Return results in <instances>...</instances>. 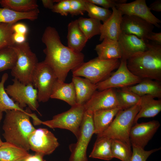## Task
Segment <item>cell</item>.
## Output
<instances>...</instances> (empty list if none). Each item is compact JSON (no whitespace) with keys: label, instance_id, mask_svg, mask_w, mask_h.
<instances>
[{"label":"cell","instance_id":"6da1fadb","mask_svg":"<svg viewBox=\"0 0 161 161\" xmlns=\"http://www.w3.org/2000/svg\"><path fill=\"white\" fill-rule=\"evenodd\" d=\"M41 40L46 46L43 50L46 55L44 61L51 67L58 81L64 82L69 71L84 62V54L63 45L55 28L47 27Z\"/></svg>","mask_w":161,"mask_h":161},{"label":"cell","instance_id":"7a4b0ae2","mask_svg":"<svg viewBox=\"0 0 161 161\" xmlns=\"http://www.w3.org/2000/svg\"><path fill=\"white\" fill-rule=\"evenodd\" d=\"M27 108L25 111L18 110H8L3 121V136L6 142L12 143L27 151L30 149L29 138L31 134L36 129L30 120L33 122L38 118L34 113H32Z\"/></svg>","mask_w":161,"mask_h":161},{"label":"cell","instance_id":"3957f363","mask_svg":"<svg viewBox=\"0 0 161 161\" xmlns=\"http://www.w3.org/2000/svg\"><path fill=\"white\" fill-rule=\"evenodd\" d=\"M127 65L134 75L141 79L161 80V45L150 43L148 49L128 58Z\"/></svg>","mask_w":161,"mask_h":161},{"label":"cell","instance_id":"277c9868","mask_svg":"<svg viewBox=\"0 0 161 161\" xmlns=\"http://www.w3.org/2000/svg\"><path fill=\"white\" fill-rule=\"evenodd\" d=\"M140 109L139 103L129 108L120 110L109 127L97 134V137L119 140L131 146L129 133Z\"/></svg>","mask_w":161,"mask_h":161},{"label":"cell","instance_id":"5b68a950","mask_svg":"<svg viewBox=\"0 0 161 161\" xmlns=\"http://www.w3.org/2000/svg\"><path fill=\"white\" fill-rule=\"evenodd\" d=\"M16 52L17 59L11 69L12 76L24 85L32 83V77L38 63L35 54L31 50L29 43L14 44L11 46Z\"/></svg>","mask_w":161,"mask_h":161},{"label":"cell","instance_id":"8992f818","mask_svg":"<svg viewBox=\"0 0 161 161\" xmlns=\"http://www.w3.org/2000/svg\"><path fill=\"white\" fill-rule=\"evenodd\" d=\"M120 64L119 59L103 60L97 57L84 62L72 70V73L73 76L84 77L96 84L109 77Z\"/></svg>","mask_w":161,"mask_h":161},{"label":"cell","instance_id":"52a82bcc","mask_svg":"<svg viewBox=\"0 0 161 161\" xmlns=\"http://www.w3.org/2000/svg\"><path fill=\"white\" fill-rule=\"evenodd\" d=\"M94 134L93 113L85 111L77 138V142L69 145L71 154L69 161H88L87 149Z\"/></svg>","mask_w":161,"mask_h":161},{"label":"cell","instance_id":"ba28073f","mask_svg":"<svg viewBox=\"0 0 161 161\" xmlns=\"http://www.w3.org/2000/svg\"><path fill=\"white\" fill-rule=\"evenodd\" d=\"M85 111L83 105L76 104L68 110L54 116L51 120L42 121L41 124L52 129L68 130L77 138Z\"/></svg>","mask_w":161,"mask_h":161},{"label":"cell","instance_id":"9c48e42d","mask_svg":"<svg viewBox=\"0 0 161 161\" xmlns=\"http://www.w3.org/2000/svg\"><path fill=\"white\" fill-rule=\"evenodd\" d=\"M52 70L43 61L38 62L32 77V83L38 91L39 102H46L50 98L53 85L57 80Z\"/></svg>","mask_w":161,"mask_h":161},{"label":"cell","instance_id":"30bf717a","mask_svg":"<svg viewBox=\"0 0 161 161\" xmlns=\"http://www.w3.org/2000/svg\"><path fill=\"white\" fill-rule=\"evenodd\" d=\"M12 81L13 83L5 89L8 95L21 108L27 106L30 109L38 112V91L32 83L25 85L16 78Z\"/></svg>","mask_w":161,"mask_h":161},{"label":"cell","instance_id":"8fae6325","mask_svg":"<svg viewBox=\"0 0 161 161\" xmlns=\"http://www.w3.org/2000/svg\"><path fill=\"white\" fill-rule=\"evenodd\" d=\"M142 80L129 69L127 60L121 58L117 70L106 79L96 84L97 89L101 91L109 88H122L133 86L139 83Z\"/></svg>","mask_w":161,"mask_h":161},{"label":"cell","instance_id":"7c38bea8","mask_svg":"<svg viewBox=\"0 0 161 161\" xmlns=\"http://www.w3.org/2000/svg\"><path fill=\"white\" fill-rule=\"evenodd\" d=\"M30 149L44 156L53 152L59 146L57 138L46 128L35 129L29 138Z\"/></svg>","mask_w":161,"mask_h":161},{"label":"cell","instance_id":"4fadbf2b","mask_svg":"<svg viewBox=\"0 0 161 161\" xmlns=\"http://www.w3.org/2000/svg\"><path fill=\"white\" fill-rule=\"evenodd\" d=\"M154 26L139 17L124 15L123 16L121 24L122 33L135 35L144 40L153 32Z\"/></svg>","mask_w":161,"mask_h":161},{"label":"cell","instance_id":"5bb4252c","mask_svg":"<svg viewBox=\"0 0 161 161\" xmlns=\"http://www.w3.org/2000/svg\"><path fill=\"white\" fill-rule=\"evenodd\" d=\"M160 126L157 120L136 123L131 127L129 139L131 145L144 148Z\"/></svg>","mask_w":161,"mask_h":161},{"label":"cell","instance_id":"9a60e30c","mask_svg":"<svg viewBox=\"0 0 161 161\" xmlns=\"http://www.w3.org/2000/svg\"><path fill=\"white\" fill-rule=\"evenodd\" d=\"M83 106L85 111L92 113L101 109L120 107L114 88L96 90Z\"/></svg>","mask_w":161,"mask_h":161},{"label":"cell","instance_id":"2e32d148","mask_svg":"<svg viewBox=\"0 0 161 161\" xmlns=\"http://www.w3.org/2000/svg\"><path fill=\"white\" fill-rule=\"evenodd\" d=\"M116 8L120 11L123 15H133L141 18L158 28H160V20L151 12L145 0H136L129 3L117 4Z\"/></svg>","mask_w":161,"mask_h":161},{"label":"cell","instance_id":"e0dca14e","mask_svg":"<svg viewBox=\"0 0 161 161\" xmlns=\"http://www.w3.org/2000/svg\"><path fill=\"white\" fill-rule=\"evenodd\" d=\"M118 41L122 52L121 58L126 60L133 55L147 50L150 43L148 40L140 39L133 35L122 33Z\"/></svg>","mask_w":161,"mask_h":161},{"label":"cell","instance_id":"ac0fdd59","mask_svg":"<svg viewBox=\"0 0 161 161\" xmlns=\"http://www.w3.org/2000/svg\"><path fill=\"white\" fill-rule=\"evenodd\" d=\"M112 9L111 15L101 27L100 41L106 38L118 41L122 33L121 24L123 15L116 7Z\"/></svg>","mask_w":161,"mask_h":161},{"label":"cell","instance_id":"d6986e66","mask_svg":"<svg viewBox=\"0 0 161 161\" xmlns=\"http://www.w3.org/2000/svg\"><path fill=\"white\" fill-rule=\"evenodd\" d=\"M74 85L77 104L83 105L97 90L96 84L86 78L72 76V81Z\"/></svg>","mask_w":161,"mask_h":161},{"label":"cell","instance_id":"ffe728a7","mask_svg":"<svg viewBox=\"0 0 161 161\" xmlns=\"http://www.w3.org/2000/svg\"><path fill=\"white\" fill-rule=\"evenodd\" d=\"M50 98L62 100L71 106L77 104L75 88L72 82L66 83L57 79L53 85Z\"/></svg>","mask_w":161,"mask_h":161},{"label":"cell","instance_id":"44dd1931","mask_svg":"<svg viewBox=\"0 0 161 161\" xmlns=\"http://www.w3.org/2000/svg\"><path fill=\"white\" fill-rule=\"evenodd\" d=\"M67 47L77 52H81L88 40L80 28L77 20L72 21L68 25Z\"/></svg>","mask_w":161,"mask_h":161},{"label":"cell","instance_id":"7402d4cb","mask_svg":"<svg viewBox=\"0 0 161 161\" xmlns=\"http://www.w3.org/2000/svg\"><path fill=\"white\" fill-rule=\"evenodd\" d=\"M154 98L149 95L141 96L139 103L140 109L135 117L134 123H137L140 118L154 117L160 112L161 100Z\"/></svg>","mask_w":161,"mask_h":161},{"label":"cell","instance_id":"603a6c76","mask_svg":"<svg viewBox=\"0 0 161 161\" xmlns=\"http://www.w3.org/2000/svg\"><path fill=\"white\" fill-rule=\"evenodd\" d=\"M95 50L97 57L103 60L121 59L122 51L118 41L104 38L101 43L97 45Z\"/></svg>","mask_w":161,"mask_h":161},{"label":"cell","instance_id":"cb8c5ba5","mask_svg":"<svg viewBox=\"0 0 161 161\" xmlns=\"http://www.w3.org/2000/svg\"><path fill=\"white\" fill-rule=\"evenodd\" d=\"M121 108H113L98 110L93 113L94 134L97 135L105 131L110 126L118 112Z\"/></svg>","mask_w":161,"mask_h":161},{"label":"cell","instance_id":"d4e9b609","mask_svg":"<svg viewBox=\"0 0 161 161\" xmlns=\"http://www.w3.org/2000/svg\"><path fill=\"white\" fill-rule=\"evenodd\" d=\"M140 96L149 95L154 98H161V84L160 82L149 79H142L139 83L123 88Z\"/></svg>","mask_w":161,"mask_h":161},{"label":"cell","instance_id":"484cf974","mask_svg":"<svg viewBox=\"0 0 161 161\" xmlns=\"http://www.w3.org/2000/svg\"><path fill=\"white\" fill-rule=\"evenodd\" d=\"M39 13L38 9L27 12L20 13L6 8H0V23L15 24L24 19L34 21L38 18Z\"/></svg>","mask_w":161,"mask_h":161},{"label":"cell","instance_id":"4316f807","mask_svg":"<svg viewBox=\"0 0 161 161\" xmlns=\"http://www.w3.org/2000/svg\"><path fill=\"white\" fill-rule=\"evenodd\" d=\"M30 154L25 149L7 142H3L0 147V161H17Z\"/></svg>","mask_w":161,"mask_h":161},{"label":"cell","instance_id":"83f0119b","mask_svg":"<svg viewBox=\"0 0 161 161\" xmlns=\"http://www.w3.org/2000/svg\"><path fill=\"white\" fill-rule=\"evenodd\" d=\"M112 139L97 137L89 157L105 160H110L113 158L111 151Z\"/></svg>","mask_w":161,"mask_h":161},{"label":"cell","instance_id":"f1b7e54d","mask_svg":"<svg viewBox=\"0 0 161 161\" xmlns=\"http://www.w3.org/2000/svg\"><path fill=\"white\" fill-rule=\"evenodd\" d=\"M0 4L4 8L20 13L30 12L38 9V7L35 0H1Z\"/></svg>","mask_w":161,"mask_h":161},{"label":"cell","instance_id":"f546056e","mask_svg":"<svg viewBox=\"0 0 161 161\" xmlns=\"http://www.w3.org/2000/svg\"><path fill=\"white\" fill-rule=\"evenodd\" d=\"M8 77L7 73L2 76L0 81V112H6L8 110H18L25 111L21 108L13 100L10 98L6 92L4 88V84Z\"/></svg>","mask_w":161,"mask_h":161},{"label":"cell","instance_id":"4dcf8cb0","mask_svg":"<svg viewBox=\"0 0 161 161\" xmlns=\"http://www.w3.org/2000/svg\"><path fill=\"white\" fill-rule=\"evenodd\" d=\"M77 20L80 28L88 40L96 35H100L102 24L100 21L83 17Z\"/></svg>","mask_w":161,"mask_h":161},{"label":"cell","instance_id":"1f68e13d","mask_svg":"<svg viewBox=\"0 0 161 161\" xmlns=\"http://www.w3.org/2000/svg\"><path fill=\"white\" fill-rule=\"evenodd\" d=\"M119 106L122 110L129 108L138 104L141 97L124 88L115 90Z\"/></svg>","mask_w":161,"mask_h":161},{"label":"cell","instance_id":"d6a6232c","mask_svg":"<svg viewBox=\"0 0 161 161\" xmlns=\"http://www.w3.org/2000/svg\"><path fill=\"white\" fill-rule=\"evenodd\" d=\"M111 151L113 158L121 161H130L132 154L131 146L119 140H112Z\"/></svg>","mask_w":161,"mask_h":161},{"label":"cell","instance_id":"836d02e7","mask_svg":"<svg viewBox=\"0 0 161 161\" xmlns=\"http://www.w3.org/2000/svg\"><path fill=\"white\" fill-rule=\"evenodd\" d=\"M17 59L16 53L11 46L0 49V72L11 70L15 66Z\"/></svg>","mask_w":161,"mask_h":161},{"label":"cell","instance_id":"e575fe53","mask_svg":"<svg viewBox=\"0 0 161 161\" xmlns=\"http://www.w3.org/2000/svg\"><path fill=\"white\" fill-rule=\"evenodd\" d=\"M86 12L89 18L94 19L103 23L105 22L110 17L112 11L109 9L100 7L85 0Z\"/></svg>","mask_w":161,"mask_h":161},{"label":"cell","instance_id":"d590c367","mask_svg":"<svg viewBox=\"0 0 161 161\" xmlns=\"http://www.w3.org/2000/svg\"><path fill=\"white\" fill-rule=\"evenodd\" d=\"M15 24L0 23V49L11 46L15 44L13 36V26Z\"/></svg>","mask_w":161,"mask_h":161},{"label":"cell","instance_id":"8d00e7d4","mask_svg":"<svg viewBox=\"0 0 161 161\" xmlns=\"http://www.w3.org/2000/svg\"><path fill=\"white\" fill-rule=\"evenodd\" d=\"M132 151L130 161H146L152 153L160 149V148L149 151L145 150L144 148L138 146L131 145Z\"/></svg>","mask_w":161,"mask_h":161},{"label":"cell","instance_id":"74e56055","mask_svg":"<svg viewBox=\"0 0 161 161\" xmlns=\"http://www.w3.org/2000/svg\"><path fill=\"white\" fill-rule=\"evenodd\" d=\"M85 0H70L69 14L72 16L83 15L85 12Z\"/></svg>","mask_w":161,"mask_h":161},{"label":"cell","instance_id":"f35d334b","mask_svg":"<svg viewBox=\"0 0 161 161\" xmlns=\"http://www.w3.org/2000/svg\"><path fill=\"white\" fill-rule=\"evenodd\" d=\"M55 2L57 3L54 4L52 11L67 16L69 13L70 0H55Z\"/></svg>","mask_w":161,"mask_h":161},{"label":"cell","instance_id":"ab89813d","mask_svg":"<svg viewBox=\"0 0 161 161\" xmlns=\"http://www.w3.org/2000/svg\"><path fill=\"white\" fill-rule=\"evenodd\" d=\"M90 3L102 7L105 9L115 7L117 4L126 3L127 0H87Z\"/></svg>","mask_w":161,"mask_h":161},{"label":"cell","instance_id":"60d3db41","mask_svg":"<svg viewBox=\"0 0 161 161\" xmlns=\"http://www.w3.org/2000/svg\"><path fill=\"white\" fill-rule=\"evenodd\" d=\"M13 29L15 33L26 35L28 32V29L27 25L21 23H16L13 26Z\"/></svg>","mask_w":161,"mask_h":161},{"label":"cell","instance_id":"b9f144b4","mask_svg":"<svg viewBox=\"0 0 161 161\" xmlns=\"http://www.w3.org/2000/svg\"><path fill=\"white\" fill-rule=\"evenodd\" d=\"M44 155L41 154L35 153L34 154H30L25 158L23 161H45L44 159Z\"/></svg>","mask_w":161,"mask_h":161},{"label":"cell","instance_id":"7bdbcfd3","mask_svg":"<svg viewBox=\"0 0 161 161\" xmlns=\"http://www.w3.org/2000/svg\"><path fill=\"white\" fill-rule=\"evenodd\" d=\"M147 40H150L156 44L161 45V32H151L148 37Z\"/></svg>","mask_w":161,"mask_h":161},{"label":"cell","instance_id":"ee69618b","mask_svg":"<svg viewBox=\"0 0 161 161\" xmlns=\"http://www.w3.org/2000/svg\"><path fill=\"white\" fill-rule=\"evenodd\" d=\"M13 38L15 44H21L26 41V35L21 34L14 32Z\"/></svg>","mask_w":161,"mask_h":161},{"label":"cell","instance_id":"f6af8a7d","mask_svg":"<svg viewBox=\"0 0 161 161\" xmlns=\"http://www.w3.org/2000/svg\"><path fill=\"white\" fill-rule=\"evenodd\" d=\"M151 10L157 12L161 11V0H157L151 3L148 7Z\"/></svg>","mask_w":161,"mask_h":161},{"label":"cell","instance_id":"bcb514c9","mask_svg":"<svg viewBox=\"0 0 161 161\" xmlns=\"http://www.w3.org/2000/svg\"><path fill=\"white\" fill-rule=\"evenodd\" d=\"M42 4L44 7L52 10L54 5L55 0H42Z\"/></svg>","mask_w":161,"mask_h":161},{"label":"cell","instance_id":"7dc6e473","mask_svg":"<svg viewBox=\"0 0 161 161\" xmlns=\"http://www.w3.org/2000/svg\"><path fill=\"white\" fill-rule=\"evenodd\" d=\"M3 117V112H0V123ZM3 142H2L0 137V147L1 145Z\"/></svg>","mask_w":161,"mask_h":161},{"label":"cell","instance_id":"c3c4849f","mask_svg":"<svg viewBox=\"0 0 161 161\" xmlns=\"http://www.w3.org/2000/svg\"><path fill=\"white\" fill-rule=\"evenodd\" d=\"M17 161H23V159H22V160H17Z\"/></svg>","mask_w":161,"mask_h":161}]
</instances>
